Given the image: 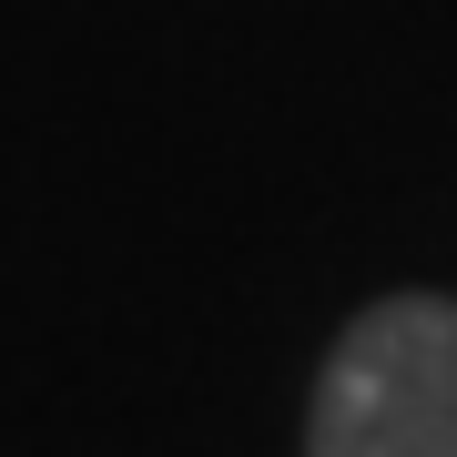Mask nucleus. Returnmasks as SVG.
Listing matches in <instances>:
<instances>
[{
    "instance_id": "obj_1",
    "label": "nucleus",
    "mask_w": 457,
    "mask_h": 457,
    "mask_svg": "<svg viewBox=\"0 0 457 457\" xmlns=\"http://www.w3.org/2000/svg\"><path fill=\"white\" fill-rule=\"evenodd\" d=\"M305 457H457V305L386 295L315 376Z\"/></svg>"
}]
</instances>
